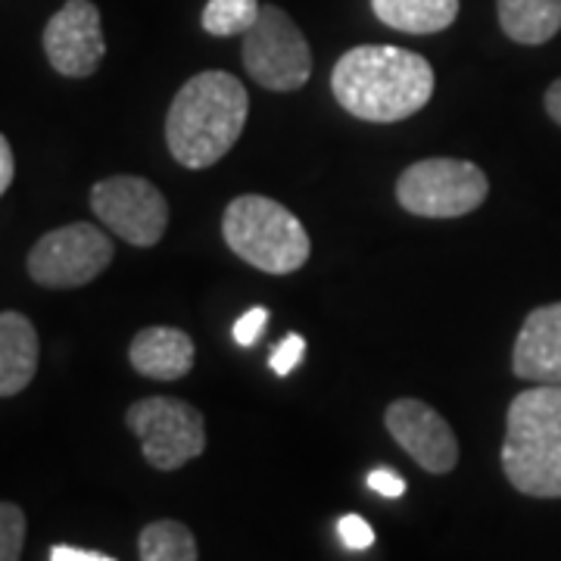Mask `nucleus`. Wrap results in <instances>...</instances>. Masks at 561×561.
Returning <instances> with one entry per match:
<instances>
[{"label":"nucleus","instance_id":"obj_8","mask_svg":"<svg viewBox=\"0 0 561 561\" xmlns=\"http://www.w3.org/2000/svg\"><path fill=\"white\" fill-rule=\"evenodd\" d=\"M116 250L110 234L91 221H72L54 228L41 238L28 253V275L41 287L69 290L84 287L103 275V268L113 262Z\"/></svg>","mask_w":561,"mask_h":561},{"label":"nucleus","instance_id":"obj_18","mask_svg":"<svg viewBox=\"0 0 561 561\" xmlns=\"http://www.w3.org/2000/svg\"><path fill=\"white\" fill-rule=\"evenodd\" d=\"M260 0H209L203 7V28L216 38L247 35L260 20Z\"/></svg>","mask_w":561,"mask_h":561},{"label":"nucleus","instance_id":"obj_23","mask_svg":"<svg viewBox=\"0 0 561 561\" xmlns=\"http://www.w3.org/2000/svg\"><path fill=\"white\" fill-rule=\"evenodd\" d=\"M368 486H371L375 493L387 496V500H400L402 493H405V478H400V474L390 471V468H375V471L368 474Z\"/></svg>","mask_w":561,"mask_h":561},{"label":"nucleus","instance_id":"obj_14","mask_svg":"<svg viewBox=\"0 0 561 561\" xmlns=\"http://www.w3.org/2000/svg\"><path fill=\"white\" fill-rule=\"evenodd\" d=\"M38 331L22 312H0V397L22 393L38 371Z\"/></svg>","mask_w":561,"mask_h":561},{"label":"nucleus","instance_id":"obj_1","mask_svg":"<svg viewBox=\"0 0 561 561\" xmlns=\"http://www.w3.org/2000/svg\"><path fill=\"white\" fill-rule=\"evenodd\" d=\"M331 88L337 103L356 119L402 122L434 98V69L412 50L362 44L337 60Z\"/></svg>","mask_w":561,"mask_h":561},{"label":"nucleus","instance_id":"obj_2","mask_svg":"<svg viewBox=\"0 0 561 561\" xmlns=\"http://www.w3.org/2000/svg\"><path fill=\"white\" fill-rule=\"evenodd\" d=\"M250 113L247 88L234 76L209 69L184 81L165 116L172 157L187 169H209L238 144Z\"/></svg>","mask_w":561,"mask_h":561},{"label":"nucleus","instance_id":"obj_20","mask_svg":"<svg viewBox=\"0 0 561 561\" xmlns=\"http://www.w3.org/2000/svg\"><path fill=\"white\" fill-rule=\"evenodd\" d=\"M302 356H306V341H302L300 334H287V337L272 350V371L280 375V378L290 375V371L302 362Z\"/></svg>","mask_w":561,"mask_h":561},{"label":"nucleus","instance_id":"obj_25","mask_svg":"<svg viewBox=\"0 0 561 561\" xmlns=\"http://www.w3.org/2000/svg\"><path fill=\"white\" fill-rule=\"evenodd\" d=\"M16 175V162H13V150H10V140L0 135V197L7 194V187L13 184Z\"/></svg>","mask_w":561,"mask_h":561},{"label":"nucleus","instance_id":"obj_19","mask_svg":"<svg viewBox=\"0 0 561 561\" xmlns=\"http://www.w3.org/2000/svg\"><path fill=\"white\" fill-rule=\"evenodd\" d=\"M25 546V512L13 502H0V561H20Z\"/></svg>","mask_w":561,"mask_h":561},{"label":"nucleus","instance_id":"obj_15","mask_svg":"<svg viewBox=\"0 0 561 561\" xmlns=\"http://www.w3.org/2000/svg\"><path fill=\"white\" fill-rule=\"evenodd\" d=\"M502 32L518 44H546L561 32V0H496Z\"/></svg>","mask_w":561,"mask_h":561},{"label":"nucleus","instance_id":"obj_6","mask_svg":"<svg viewBox=\"0 0 561 561\" xmlns=\"http://www.w3.org/2000/svg\"><path fill=\"white\" fill-rule=\"evenodd\" d=\"M128 431L140 440L144 459L157 471H179L206 449V421L191 402L175 397H147L128 405Z\"/></svg>","mask_w":561,"mask_h":561},{"label":"nucleus","instance_id":"obj_4","mask_svg":"<svg viewBox=\"0 0 561 561\" xmlns=\"http://www.w3.org/2000/svg\"><path fill=\"white\" fill-rule=\"evenodd\" d=\"M225 243L265 275H290L309 260V234L302 221L262 194H243L228 203L221 219Z\"/></svg>","mask_w":561,"mask_h":561},{"label":"nucleus","instance_id":"obj_21","mask_svg":"<svg viewBox=\"0 0 561 561\" xmlns=\"http://www.w3.org/2000/svg\"><path fill=\"white\" fill-rule=\"evenodd\" d=\"M337 534H341L343 546L353 549V552L371 549V542H375L371 524L365 522V518H359V515H343L341 522H337Z\"/></svg>","mask_w":561,"mask_h":561},{"label":"nucleus","instance_id":"obj_5","mask_svg":"<svg viewBox=\"0 0 561 561\" xmlns=\"http://www.w3.org/2000/svg\"><path fill=\"white\" fill-rule=\"evenodd\" d=\"M490 194L481 165L468 160H421L397 181V201L405 213L424 219H459L474 213Z\"/></svg>","mask_w":561,"mask_h":561},{"label":"nucleus","instance_id":"obj_16","mask_svg":"<svg viewBox=\"0 0 561 561\" xmlns=\"http://www.w3.org/2000/svg\"><path fill=\"white\" fill-rule=\"evenodd\" d=\"M375 16L409 35H437L459 16V0H371Z\"/></svg>","mask_w":561,"mask_h":561},{"label":"nucleus","instance_id":"obj_7","mask_svg":"<svg viewBox=\"0 0 561 561\" xmlns=\"http://www.w3.org/2000/svg\"><path fill=\"white\" fill-rule=\"evenodd\" d=\"M243 69L268 91H297L312 76V50L280 7H262L256 25L243 35Z\"/></svg>","mask_w":561,"mask_h":561},{"label":"nucleus","instance_id":"obj_9","mask_svg":"<svg viewBox=\"0 0 561 561\" xmlns=\"http://www.w3.org/2000/svg\"><path fill=\"white\" fill-rule=\"evenodd\" d=\"M94 216L131 247H153L169 228V203L157 184L138 175H113L91 187Z\"/></svg>","mask_w":561,"mask_h":561},{"label":"nucleus","instance_id":"obj_10","mask_svg":"<svg viewBox=\"0 0 561 561\" xmlns=\"http://www.w3.org/2000/svg\"><path fill=\"white\" fill-rule=\"evenodd\" d=\"M44 54L66 79L94 76L106 54L101 10L91 0H66L44 28Z\"/></svg>","mask_w":561,"mask_h":561},{"label":"nucleus","instance_id":"obj_24","mask_svg":"<svg viewBox=\"0 0 561 561\" xmlns=\"http://www.w3.org/2000/svg\"><path fill=\"white\" fill-rule=\"evenodd\" d=\"M50 561H116L103 552H91V549H76V546H54L50 549Z\"/></svg>","mask_w":561,"mask_h":561},{"label":"nucleus","instance_id":"obj_11","mask_svg":"<svg viewBox=\"0 0 561 561\" xmlns=\"http://www.w3.org/2000/svg\"><path fill=\"white\" fill-rule=\"evenodd\" d=\"M383 424L390 437L431 474H449L459 465V440L437 409L421 400H397L387 405Z\"/></svg>","mask_w":561,"mask_h":561},{"label":"nucleus","instance_id":"obj_12","mask_svg":"<svg viewBox=\"0 0 561 561\" xmlns=\"http://www.w3.org/2000/svg\"><path fill=\"white\" fill-rule=\"evenodd\" d=\"M512 371L522 381L561 387V302L540 306L524 319L512 353Z\"/></svg>","mask_w":561,"mask_h":561},{"label":"nucleus","instance_id":"obj_26","mask_svg":"<svg viewBox=\"0 0 561 561\" xmlns=\"http://www.w3.org/2000/svg\"><path fill=\"white\" fill-rule=\"evenodd\" d=\"M546 113L552 116V122L561 125V79L552 81L549 91H546Z\"/></svg>","mask_w":561,"mask_h":561},{"label":"nucleus","instance_id":"obj_22","mask_svg":"<svg viewBox=\"0 0 561 561\" xmlns=\"http://www.w3.org/2000/svg\"><path fill=\"white\" fill-rule=\"evenodd\" d=\"M265 321H268V309L265 306H253L247 309L241 319L234 321V341L241 346H256L265 331Z\"/></svg>","mask_w":561,"mask_h":561},{"label":"nucleus","instance_id":"obj_17","mask_svg":"<svg viewBox=\"0 0 561 561\" xmlns=\"http://www.w3.org/2000/svg\"><path fill=\"white\" fill-rule=\"evenodd\" d=\"M140 561H197V540L181 522H153L138 537Z\"/></svg>","mask_w":561,"mask_h":561},{"label":"nucleus","instance_id":"obj_3","mask_svg":"<svg viewBox=\"0 0 561 561\" xmlns=\"http://www.w3.org/2000/svg\"><path fill=\"white\" fill-rule=\"evenodd\" d=\"M502 471L534 500H561V387L534 383L505 415Z\"/></svg>","mask_w":561,"mask_h":561},{"label":"nucleus","instance_id":"obj_13","mask_svg":"<svg viewBox=\"0 0 561 561\" xmlns=\"http://www.w3.org/2000/svg\"><path fill=\"white\" fill-rule=\"evenodd\" d=\"M128 359L150 381H179L194 368V341L179 328H144L128 346Z\"/></svg>","mask_w":561,"mask_h":561}]
</instances>
